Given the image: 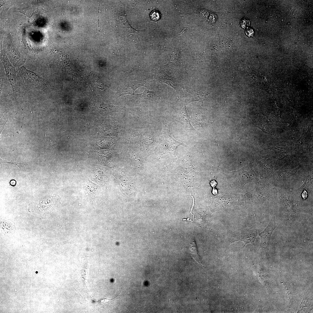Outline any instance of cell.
<instances>
[{
    "instance_id": "obj_1",
    "label": "cell",
    "mask_w": 313,
    "mask_h": 313,
    "mask_svg": "<svg viewBox=\"0 0 313 313\" xmlns=\"http://www.w3.org/2000/svg\"><path fill=\"white\" fill-rule=\"evenodd\" d=\"M22 77L27 83L35 86H43L46 84L45 79L39 74L27 69L23 66L19 68Z\"/></svg>"
},
{
    "instance_id": "obj_2",
    "label": "cell",
    "mask_w": 313,
    "mask_h": 313,
    "mask_svg": "<svg viewBox=\"0 0 313 313\" xmlns=\"http://www.w3.org/2000/svg\"><path fill=\"white\" fill-rule=\"evenodd\" d=\"M277 226L275 218H272L270 223L265 229L259 234L260 238V246L263 248H266L269 245L271 236L272 233Z\"/></svg>"
},
{
    "instance_id": "obj_3",
    "label": "cell",
    "mask_w": 313,
    "mask_h": 313,
    "mask_svg": "<svg viewBox=\"0 0 313 313\" xmlns=\"http://www.w3.org/2000/svg\"><path fill=\"white\" fill-rule=\"evenodd\" d=\"M163 144L167 147L174 150L179 145H184L183 143L178 141L172 137L170 127L167 123L164 125Z\"/></svg>"
},
{
    "instance_id": "obj_4",
    "label": "cell",
    "mask_w": 313,
    "mask_h": 313,
    "mask_svg": "<svg viewBox=\"0 0 313 313\" xmlns=\"http://www.w3.org/2000/svg\"><path fill=\"white\" fill-rule=\"evenodd\" d=\"M186 105V103L185 102L182 108L176 116V121L181 123L186 130L193 131L194 129L191 125L190 121L187 111Z\"/></svg>"
},
{
    "instance_id": "obj_5",
    "label": "cell",
    "mask_w": 313,
    "mask_h": 313,
    "mask_svg": "<svg viewBox=\"0 0 313 313\" xmlns=\"http://www.w3.org/2000/svg\"><path fill=\"white\" fill-rule=\"evenodd\" d=\"M257 236L256 233L249 231L238 233L233 236L232 243L239 241H242L244 243L243 246L244 247L249 243L253 244Z\"/></svg>"
},
{
    "instance_id": "obj_6",
    "label": "cell",
    "mask_w": 313,
    "mask_h": 313,
    "mask_svg": "<svg viewBox=\"0 0 313 313\" xmlns=\"http://www.w3.org/2000/svg\"><path fill=\"white\" fill-rule=\"evenodd\" d=\"M209 94L203 91L189 90L186 92L185 102L188 103L194 101H201L205 99Z\"/></svg>"
},
{
    "instance_id": "obj_7",
    "label": "cell",
    "mask_w": 313,
    "mask_h": 313,
    "mask_svg": "<svg viewBox=\"0 0 313 313\" xmlns=\"http://www.w3.org/2000/svg\"><path fill=\"white\" fill-rule=\"evenodd\" d=\"M157 79L160 82L166 83L173 88L176 91L179 88L176 79L168 75L163 71L162 72L158 75Z\"/></svg>"
},
{
    "instance_id": "obj_8",
    "label": "cell",
    "mask_w": 313,
    "mask_h": 313,
    "mask_svg": "<svg viewBox=\"0 0 313 313\" xmlns=\"http://www.w3.org/2000/svg\"><path fill=\"white\" fill-rule=\"evenodd\" d=\"M2 59L8 80L11 84H14L15 82L16 77L15 72L13 71L14 70L13 67L5 56H3Z\"/></svg>"
},
{
    "instance_id": "obj_9",
    "label": "cell",
    "mask_w": 313,
    "mask_h": 313,
    "mask_svg": "<svg viewBox=\"0 0 313 313\" xmlns=\"http://www.w3.org/2000/svg\"><path fill=\"white\" fill-rule=\"evenodd\" d=\"M188 251L191 255L195 261L201 266H203V265L201 258L197 253L194 235H193L189 245Z\"/></svg>"
},
{
    "instance_id": "obj_10",
    "label": "cell",
    "mask_w": 313,
    "mask_h": 313,
    "mask_svg": "<svg viewBox=\"0 0 313 313\" xmlns=\"http://www.w3.org/2000/svg\"><path fill=\"white\" fill-rule=\"evenodd\" d=\"M1 228L3 234L8 236L12 234L15 230L14 225L8 220L1 221Z\"/></svg>"
},
{
    "instance_id": "obj_11",
    "label": "cell",
    "mask_w": 313,
    "mask_h": 313,
    "mask_svg": "<svg viewBox=\"0 0 313 313\" xmlns=\"http://www.w3.org/2000/svg\"><path fill=\"white\" fill-rule=\"evenodd\" d=\"M143 84V83L141 82L132 83L123 89L120 95L127 94H134L135 90L138 87L142 86Z\"/></svg>"
},
{
    "instance_id": "obj_12",
    "label": "cell",
    "mask_w": 313,
    "mask_h": 313,
    "mask_svg": "<svg viewBox=\"0 0 313 313\" xmlns=\"http://www.w3.org/2000/svg\"><path fill=\"white\" fill-rule=\"evenodd\" d=\"M180 56V53L179 50L174 49L170 55L169 61L168 64L176 63L179 61Z\"/></svg>"
},
{
    "instance_id": "obj_13",
    "label": "cell",
    "mask_w": 313,
    "mask_h": 313,
    "mask_svg": "<svg viewBox=\"0 0 313 313\" xmlns=\"http://www.w3.org/2000/svg\"><path fill=\"white\" fill-rule=\"evenodd\" d=\"M154 93L145 89L143 93L135 94L136 97L140 98H151L153 96Z\"/></svg>"
},
{
    "instance_id": "obj_14",
    "label": "cell",
    "mask_w": 313,
    "mask_h": 313,
    "mask_svg": "<svg viewBox=\"0 0 313 313\" xmlns=\"http://www.w3.org/2000/svg\"><path fill=\"white\" fill-rule=\"evenodd\" d=\"M151 19L154 21H157L159 20L161 17L160 12L156 10L152 11L150 14Z\"/></svg>"
},
{
    "instance_id": "obj_15",
    "label": "cell",
    "mask_w": 313,
    "mask_h": 313,
    "mask_svg": "<svg viewBox=\"0 0 313 313\" xmlns=\"http://www.w3.org/2000/svg\"><path fill=\"white\" fill-rule=\"evenodd\" d=\"M1 163H9L13 164L15 165L18 166V167H19V168H22V167H23V166L25 165H24L25 164L21 163H16V162H14V161H10V162H8V161H3L2 160H1Z\"/></svg>"
},
{
    "instance_id": "obj_16",
    "label": "cell",
    "mask_w": 313,
    "mask_h": 313,
    "mask_svg": "<svg viewBox=\"0 0 313 313\" xmlns=\"http://www.w3.org/2000/svg\"><path fill=\"white\" fill-rule=\"evenodd\" d=\"M210 184L212 187H213V188H214L216 185L217 183L215 181H212L210 182Z\"/></svg>"
},
{
    "instance_id": "obj_17",
    "label": "cell",
    "mask_w": 313,
    "mask_h": 313,
    "mask_svg": "<svg viewBox=\"0 0 313 313\" xmlns=\"http://www.w3.org/2000/svg\"><path fill=\"white\" fill-rule=\"evenodd\" d=\"M302 196L304 199L306 198L307 196V192L305 190H304L302 194Z\"/></svg>"
},
{
    "instance_id": "obj_18",
    "label": "cell",
    "mask_w": 313,
    "mask_h": 313,
    "mask_svg": "<svg viewBox=\"0 0 313 313\" xmlns=\"http://www.w3.org/2000/svg\"><path fill=\"white\" fill-rule=\"evenodd\" d=\"M217 190L215 188L213 189L212 191V193L213 194H214V195H216L217 194Z\"/></svg>"
}]
</instances>
